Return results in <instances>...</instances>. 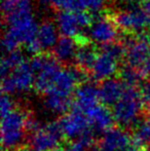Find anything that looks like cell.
I'll return each instance as SVG.
<instances>
[{
	"label": "cell",
	"mask_w": 150,
	"mask_h": 151,
	"mask_svg": "<svg viewBox=\"0 0 150 151\" xmlns=\"http://www.w3.org/2000/svg\"><path fill=\"white\" fill-rule=\"evenodd\" d=\"M32 12V0H19L16 8L3 17V23L6 26L4 29L25 45L37 39L39 25Z\"/></svg>",
	"instance_id": "cell-1"
},
{
	"label": "cell",
	"mask_w": 150,
	"mask_h": 151,
	"mask_svg": "<svg viewBox=\"0 0 150 151\" xmlns=\"http://www.w3.org/2000/svg\"><path fill=\"white\" fill-rule=\"evenodd\" d=\"M30 117L31 116L21 108H16L9 114L2 117L1 140L4 149L14 150L23 145Z\"/></svg>",
	"instance_id": "cell-2"
},
{
	"label": "cell",
	"mask_w": 150,
	"mask_h": 151,
	"mask_svg": "<svg viewBox=\"0 0 150 151\" xmlns=\"http://www.w3.org/2000/svg\"><path fill=\"white\" fill-rule=\"evenodd\" d=\"M143 99L137 88L126 86L122 98L113 106L114 120L119 125L130 127L138 124L143 109Z\"/></svg>",
	"instance_id": "cell-3"
},
{
	"label": "cell",
	"mask_w": 150,
	"mask_h": 151,
	"mask_svg": "<svg viewBox=\"0 0 150 151\" xmlns=\"http://www.w3.org/2000/svg\"><path fill=\"white\" fill-rule=\"evenodd\" d=\"M35 74V88L41 93H47L54 86L57 75L62 69L60 63L47 52L33 56L29 61Z\"/></svg>",
	"instance_id": "cell-4"
},
{
	"label": "cell",
	"mask_w": 150,
	"mask_h": 151,
	"mask_svg": "<svg viewBox=\"0 0 150 151\" xmlns=\"http://www.w3.org/2000/svg\"><path fill=\"white\" fill-rule=\"evenodd\" d=\"M126 46V65L141 69L150 59V35L144 33L126 34L120 40Z\"/></svg>",
	"instance_id": "cell-5"
},
{
	"label": "cell",
	"mask_w": 150,
	"mask_h": 151,
	"mask_svg": "<svg viewBox=\"0 0 150 151\" xmlns=\"http://www.w3.org/2000/svg\"><path fill=\"white\" fill-rule=\"evenodd\" d=\"M35 84V74L30 63L23 62L6 77L2 78V91L7 95L26 93Z\"/></svg>",
	"instance_id": "cell-6"
},
{
	"label": "cell",
	"mask_w": 150,
	"mask_h": 151,
	"mask_svg": "<svg viewBox=\"0 0 150 151\" xmlns=\"http://www.w3.org/2000/svg\"><path fill=\"white\" fill-rule=\"evenodd\" d=\"M63 137L64 135L58 121L39 124V127L31 133V148L35 151H54L60 145Z\"/></svg>",
	"instance_id": "cell-7"
},
{
	"label": "cell",
	"mask_w": 150,
	"mask_h": 151,
	"mask_svg": "<svg viewBox=\"0 0 150 151\" xmlns=\"http://www.w3.org/2000/svg\"><path fill=\"white\" fill-rule=\"evenodd\" d=\"M111 16L118 29H121L126 34H140L147 27L149 21L148 16L142 7L137 6L120 10Z\"/></svg>",
	"instance_id": "cell-8"
},
{
	"label": "cell",
	"mask_w": 150,
	"mask_h": 151,
	"mask_svg": "<svg viewBox=\"0 0 150 151\" xmlns=\"http://www.w3.org/2000/svg\"><path fill=\"white\" fill-rule=\"evenodd\" d=\"M59 123L64 137L73 141L88 136H93L94 131L88 117L83 113L72 111L71 113L65 114L59 120Z\"/></svg>",
	"instance_id": "cell-9"
},
{
	"label": "cell",
	"mask_w": 150,
	"mask_h": 151,
	"mask_svg": "<svg viewBox=\"0 0 150 151\" xmlns=\"http://www.w3.org/2000/svg\"><path fill=\"white\" fill-rule=\"evenodd\" d=\"M88 34L93 41L102 45L116 41L118 38V27L111 14H101L88 28Z\"/></svg>",
	"instance_id": "cell-10"
},
{
	"label": "cell",
	"mask_w": 150,
	"mask_h": 151,
	"mask_svg": "<svg viewBox=\"0 0 150 151\" xmlns=\"http://www.w3.org/2000/svg\"><path fill=\"white\" fill-rule=\"evenodd\" d=\"M100 100L99 88L90 81H85L81 83L74 93L73 101V111L83 113L85 115L90 109L98 106Z\"/></svg>",
	"instance_id": "cell-11"
},
{
	"label": "cell",
	"mask_w": 150,
	"mask_h": 151,
	"mask_svg": "<svg viewBox=\"0 0 150 151\" xmlns=\"http://www.w3.org/2000/svg\"><path fill=\"white\" fill-rule=\"evenodd\" d=\"M133 137L122 129H110L103 134L99 142L98 151H131Z\"/></svg>",
	"instance_id": "cell-12"
},
{
	"label": "cell",
	"mask_w": 150,
	"mask_h": 151,
	"mask_svg": "<svg viewBox=\"0 0 150 151\" xmlns=\"http://www.w3.org/2000/svg\"><path fill=\"white\" fill-rule=\"evenodd\" d=\"M118 70V61L109 56L106 52H100L97 57V60L90 70L93 78L100 81H104L112 76Z\"/></svg>",
	"instance_id": "cell-13"
},
{
	"label": "cell",
	"mask_w": 150,
	"mask_h": 151,
	"mask_svg": "<svg viewBox=\"0 0 150 151\" xmlns=\"http://www.w3.org/2000/svg\"><path fill=\"white\" fill-rule=\"evenodd\" d=\"M126 86L117 78H109L107 80L102 81L99 86V96L100 100L105 105H115L122 98Z\"/></svg>",
	"instance_id": "cell-14"
},
{
	"label": "cell",
	"mask_w": 150,
	"mask_h": 151,
	"mask_svg": "<svg viewBox=\"0 0 150 151\" xmlns=\"http://www.w3.org/2000/svg\"><path fill=\"white\" fill-rule=\"evenodd\" d=\"M85 116L90 121L93 131L97 132L106 133L107 131L112 129V124L115 121L112 112L103 105H98L90 109Z\"/></svg>",
	"instance_id": "cell-15"
},
{
	"label": "cell",
	"mask_w": 150,
	"mask_h": 151,
	"mask_svg": "<svg viewBox=\"0 0 150 151\" xmlns=\"http://www.w3.org/2000/svg\"><path fill=\"white\" fill-rule=\"evenodd\" d=\"M77 44L74 38L60 36L56 45L52 48V56L57 59L60 64H71L75 61Z\"/></svg>",
	"instance_id": "cell-16"
},
{
	"label": "cell",
	"mask_w": 150,
	"mask_h": 151,
	"mask_svg": "<svg viewBox=\"0 0 150 151\" xmlns=\"http://www.w3.org/2000/svg\"><path fill=\"white\" fill-rule=\"evenodd\" d=\"M56 25L59 32L63 36L74 38L80 33V27L74 12L68 10H58L56 14Z\"/></svg>",
	"instance_id": "cell-17"
},
{
	"label": "cell",
	"mask_w": 150,
	"mask_h": 151,
	"mask_svg": "<svg viewBox=\"0 0 150 151\" xmlns=\"http://www.w3.org/2000/svg\"><path fill=\"white\" fill-rule=\"evenodd\" d=\"M58 27L50 19H46L41 22L38 27L37 39L43 52L52 50L58 41Z\"/></svg>",
	"instance_id": "cell-18"
},
{
	"label": "cell",
	"mask_w": 150,
	"mask_h": 151,
	"mask_svg": "<svg viewBox=\"0 0 150 151\" xmlns=\"http://www.w3.org/2000/svg\"><path fill=\"white\" fill-rule=\"evenodd\" d=\"M98 54L99 52L96 47L92 45V43L78 46L74 61L76 67H78L84 72H90L95 62L97 60Z\"/></svg>",
	"instance_id": "cell-19"
},
{
	"label": "cell",
	"mask_w": 150,
	"mask_h": 151,
	"mask_svg": "<svg viewBox=\"0 0 150 151\" xmlns=\"http://www.w3.org/2000/svg\"><path fill=\"white\" fill-rule=\"evenodd\" d=\"M71 99L55 93H47L44 97L43 105L47 111L54 114H64L71 107Z\"/></svg>",
	"instance_id": "cell-20"
},
{
	"label": "cell",
	"mask_w": 150,
	"mask_h": 151,
	"mask_svg": "<svg viewBox=\"0 0 150 151\" xmlns=\"http://www.w3.org/2000/svg\"><path fill=\"white\" fill-rule=\"evenodd\" d=\"M25 62L24 56H23V52L20 50H14L9 54H5L2 57L1 60V76L2 78L8 76L14 69H16L18 66H20L21 64Z\"/></svg>",
	"instance_id": "cell-21"
},
{
	"label": "cell",
	"mask_w": 150,
	"mask_h": 151,
	"mask_svg": "<svg viewBox=\"0 0 150 151\" xmlns=\"http://www.w3.org/2000/svg\"><path fill=\"white\" fill-rule=\"evenodd\" d=\"M118 73H119L120 80L126 86H133V88H136V86H138L142 78L144 77L141 69H137L126 64L120 68Z\"/></svg>",
	"instance_id": "cell-22"
},
{
	"label": "cell",
	"mask_w": 150,
	"mask_h": 151,
	"mask_svg": "<svg viewBox=\"0 0 150 151\" xmlns=\"http://www.w3.org/2000/svg\"><path fill=\"white\" fill-rule=\"evenodd\" d=\"M133 141L141 148L150 146V120H144L136 125L133 136Z\"/></svg>",
	"instance_id": "cell-23"
},
{
	"label": "cell",
	"mask_w": 150,
	"mask_h": 151,
	"mask_svg": "<svg viewBox=\"0 0 150 151\" xmlns=\"http://www.w3.org/2000/svg\"><path fill=\"white\" fill-rule=\"evenodd\" d=\"M100 52H106L116 61H121L123 58H126V46L120 41L102 44L100 45Z\"/></svg>",
	"instance_id": "cell-24"
},
{
	"label": "cell",
	"mask_w": 150,
	"mask_h": 151,
	"mask_svg": "<svg viewBox=\"0 0 150 151\" xmlns=\"http://www.w3.org/2000/svg\"><path fill=\"white\" fill-rule=\"evenodd\" d=\"M64 151H95L93 145V136L74 140L65 148Z\"/></svg>",
	"instance_id": "cell-25"
},
{
	"label": "cell",
	"mask_w": 150,
	"mask_h": 151,
	"mask_svg": "<svg viewBox=\"0 0 150 151\" xmlns=\"http://www.w3.org/2000/svg\"><path fill=\"white\" fill-rule=\"evenodd\" d=\"M20 44V41L9 31L4 29L3 35H2V50L5 54H9L14 50H18Z\"/></svg>",
	"instance_id": "cell-26"
},
{
	"label": "cell",
	"mask_w": 150,
	"mask_h": 151,
	"mask_svg": "<svg viewBox=\"0 0 150 151\" xmlns=\"http://www.w3.org/2000/svg\"><path fill=\"white\" fill-rule=\"evenodd\" d=\"M14 109H16V104H14L12 98L10 97V95L3 93L1 97V101H0V111H1L2 117L9 114Z\"/></svg>",
	"instance_id": "cell-27"
},
{
	"label": "cell",
	"mask_w": 150,
	"mask_h": 151,
	"mask_svg": "<svg viewBox=\"0 0 150 151\" xmlns=\"http://www.w3.org/2000/svg\"><path fill=\"white\" fill-rule=\"evenodd\" d=\"M75 14L80 28H90L92 26L94 18H93V14H90L88 10H82V12H76Z\"/></svg>",
	"instance_id": "cell-28"
},
{
	"label": "cell",
	"mask_w": 150,
	"mask_h": 151,
	"mask_svg": "<svg viewBox=\"0 0 150 151\" xmlns=\"http://www.w3.org/2000/svg\"><path fill=\"white\" fill-rule=\"evenodd\" d=\"M107 0H88L86 2V10L90 14H96L102 10L104 5L106 4Z\"/></svg>",
	"instance_id": "cell-29"
},
{
	"label": "cell",
	"mask_w": 150,
	"mask_h": 151,
	"mask_svg": "<svg viewBox=\"0 0 150 151\" xmlns=\"http://www.w3.org/2000/svg\"><path fill=\"white\" fill-rule=\"evenodd\" d=\"M18 2H19V0H2L1 8H2L3 17L8 14H10V12L16 8Z\"/></svg>",
	"instance_id": "cell-30"
},
{
	"label": "cell",
	"mask_w": 150,
	"mask_h": 151,
	"mask_svg": "<svg viewBox=\"0 0 150 151\" xmlns=\"http://www.w3.org/2000/svg\"><path fill=\"white\" fill-rule=\"evenodd\" d=\"M141 97L143 99V102L147 104H150V81L144 82L141 86Z\"/></svg>",
	"instance_id": "cell-31"
},
{
	"label": "cell",
	"mask_w": 150,
	"mask_h": 151,
	"mask_svg": "<svg viewBox=\"0 0 150 151\" xmlns=\"http://www.w3.org/2000/svg\"><path fill=\"white\" fill-rule=\"evenodd\" d=\"M141 71H142L143 75L149 77V79H150V59L144 64V66L141 68Z\"/></svg>",
	"instance_id": "cell-32"
},
{
	"label": "cell",
	"mask_w": 150,
	"mask_h": 151,
	"mask_svg": "<svg viewBox=\"0 0 150 151\" xmlns=\"http://www.w3.org/2000/svg\"><path fill=\"white\" fill-rule=\"evenodd\" d=\"M142 9L147 14V16H150V0H145L142 3Z\"/></svg>",
	"instance_id": "cell-33"
},
{
	"label": "cell",
	"mask_w": 150,
	"mask_h": 151,
	"mask_svg": "<svg viewBox=\"0 0 150 151\" xmlns=\"http://www.w3.org/2000/svg\"><path fill=\"white\" fill-rule=\"evenodd\" d=\"M124 1H126L128 3H130V4H139V3L142 4L145 0H124Z\"/></svg>",
	"instance_id": "cell-34"
},
{
	"label": "cell",
	"mask_w": 150,
	"mask_h": 151,
	"mask_svg": "<svg viewBox=\"0 0 150 151\" xmlns=\"http://www.w3.org/2000/svg\"><path fill=\"white\" fill-rule=\"evenodd\" d=\"M38 1L42 4H52V0H38Z\"/></svg>",
	"instance_id": "cell-35"
},
{
	"label": "cell",
	"mask_w": 150,
	"mask_h": 151,
	"mask_svg": "<svg viewBox=\"0 0 150 151\" xmlns=\"http://www.w3.org/2000/svg\"><path fill=\"white\" fill-rule=\"evenodd\" d=\"M17 151H35L33 148H20V149H18Z\"/></svg>",
	"instance_id": "cell-36"
},
{
	"label": "cell",
	"mask_w": 150,
	"mask_h": 151,
	"mask_svg": "<svg viewBox=\"0 0 150 151\" xmlns=\"http://www.w3.org/2000/svg\"><path fill=\"white\" fill-rule=\"evenodd\" d=\"M147 115H148L149 120H150V104H148V107H147Z\"/></svg>",
	"instance_id": "cell-37"
},
{
	"label": "cell",
	"mask_w": 150,
	"mask_h": 151,
	"mask_svg": "<svg viewBox=\"0 0 150 151\" xmlns=\"http://www.w3.org/2000/svg\"><path fill=\"white\" fill-rule=\"evenodd\" d=\"M147 31H148V33H149V35H150V19H149V21H148V24H147Z\"/></svg>",
	"instance_id": "cell-38"
},
{
	"label": "cell",
	"mask_w": 150,
	"mask_h": 151,
	"mask_svg": "<svg viewBox=\"0 0 150 151\" xmlns=\"http://www.w3.org/2000/svg\"><path fill=\"white\" fill-rule=\"evenodd\" d=\"M54 151H57V150H54Z\"/></svg>",
	"instance_id": "cell-39"
}]
</instances>
